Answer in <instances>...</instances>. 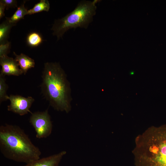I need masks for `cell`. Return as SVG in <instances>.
I'll return each mask as SVG.
<instances>
[{
  "label": "cell",
  "instance_id": "e0dca14e",
  "mask_svg": "<svg viewBox=\"0 0 166 166\" xmlns=\"http://www.w3.org/2000/svg\"><path fill=\"white\" fill-rule=\"evenodd\" d=\"M6 9L5 6L2 3L0 2V19L5 16L4 11Z\"/></svg>",
  "mask_w": 166,
  "mask_h": 166
},
{
  "label": "cell",
  "instance_id": "5b68a950",
  "mask_svg": "<svg viewBox=\"0 0 166 166\" xmlns=\"http://www.w3.org/2000/svg\"><path fill=\"white\" fill-rule=\"evenodd\" d=\"M29 122L34 128L38 139L45 138L51 134L53 124L48 109L31 113Z\"/></svg>",
  "mask_w": 166,
  "mask_h": 166
},
{
  "label": "cell",
  "instance_id": "6da1fadb",
  "mask_svg": "<svg viewBox=\"0 0 166 166\" xmlns=\"http://www.w3.org/2000/svg\"><path fill=\"white\" fill-rule=\"evenodd\" d=\"M41 85V93L54 110L69 113L72 100L70 84L59 63H45Z\"/></svg>",
  "mask_w": 166,
  "mask_h": 166
},
{
  "label": "cell",
  "instance_id": "7c38bea8",
  "mask_svg": "<svg viewBox=\"0 0 166 166\" xmlns=\"http://www.w3.org/2000/svg\"><path fill=\"white\" fill-rule=\"evenodd\" d=\"M50 4L48 0H41L32 8L28 10V14L31 15L43 11L48 12Z\"/></svg>",
  "mask_w": 166,
  "mask_h": 166
},
{
  "label": "cell",
  "instance_id": "8fae6325",
  "mask_svg": "<svg viewBox=\"0 0 166 166\" xmlns=\"http://www.w3.org/2000/svg\"><path fill=\"white\" fill-rule=\"evenodd\" d=\"M16 24L10 23L6 19L0 25V44L8 41V38L11 29Z\"/></svg>",
  "mask_w": 166,
  "mask_h": 166
},
{
  "label": "cell",
  "instance_id": "4fadbf2b",
  "mask_svg": "<svg viewBox=\"0 0 166 166\" xmlns=\"http://www.w3.org/2000/svg\"><path fill=\"white\" fill-rule=\"evenodd\" d=\"M27 45L31 47L38 46L43 40L41 35L38 33L33 32L29 34L26 38Z\"/></svg>",
  "mask_w": 166,
  "mask_h": 166
},
{
  "label": "cell",
  "instance_id": "30bf717a",
  "mask_svg": "<svg viewBox=\"0 0 166 166\" xmlns=\"http://www.w3.org/2000/svg\"><path fill=\"white\" fill-rule=\"evenodd\" d=\"M24 2L20 6L18 7L17 10L13 15L10 18L6 17V19L10 23L16 24L17 22L24 18L26 15L28 14V10L25 8Z\"/></svg>",
  "mask_w": 166,
  "mask_h": 166
},
{
  "label": "cell",
  "instance_id": "9c48e42d",
  "mask_svg": "<svg viewBox=\"0 0 166 166\" xmlns=\"http://www.w3.org/2000/svg\"><path fill=\"white\" fill-rule=\"evenodd\" d=\"M13 54L15 56L14 59L18 62L20 68L24 75L29 69L34 67L35 63L33 59L22 53L18 55L14 52Z\"/></svg>",
  "mask_w": 166,
  "mask_h": 166
},
{
  "label": "cell",
  "instance_id": "8992f818",
  "mask_svg": "<svg viewBox=\"0 0 166 166\" xmlns=\"http://www.w3.org/2000/svg\"><path fill=\"white\" fill-rule=\"evenodd\" d=\"M7 100H9L10 104L7 106L9 111L22 116L32 113L30 110L34 99L31 96L25 97L21 95H10Z\"/></svg>",
  "mask_w": 166,
  "mask_h": 166
},
{
  "label": "cell",
  "instance_id": "277c9868",
  "mask_svg": "<svg viewBox=\"0 0 166 166\" xmlns=\"http://www.w3.org/2000/svg\"><path fill=\"white\" fill-rule=\"evenodd\" d=\"M98 0L80 1L73 10L63 18L56 20L51 28L57 40L71 28L78 27L86 29L96 14Z\"/></svg>",
  "mask_w": 166,
  "mask_h": 166
},
{
  "label": "cell",
  "instance_id": "3957f363",
  "mask_svg": "<svg viewBox=\"0 0 166 166\" xmlns=\"http://www.w3.org/2000/svg\"><path fill=\"white\" fill-rule=\"evenodd\" d=\"M135 166H166V125L152 127L137 138Z\"/></svg>",
  "mask_w": 166,
  "mask_h": 166
},
{
  "label": "cell",
  "instance_id": "9a60e30c",
  "mask_svg": "<svg viewBox=\"0 0 166 166\" xmlns=\"http://www.w3.org/2000/svg\"><path fill=\"white\" fill-rule=\"evenodd\" d=\"M11 42L8 41L0 44V57L7 55L11 47Z\"/></svg>",
  "mask_w": 166,
  "mask_h": 166
},
{
  "label": "cell",
  "instance_id": "ba28073f",
  "mask_svg": "<svg viewBox=\"0 0 166 166\" xmlns=\"http://www.w3.org/2000/svg\"><path fill=\"white\" fill-rule=\"evenodd\" d=\"M66 153L63 151L57 154L40 158L21 166H59L63 157Z\"/></svg>",
  "mask_w": 166,
  "mask_h": 166
},
{
  "label": "cell",
  "instance_id": "52a82bcc",
  "mask_svg": "<svg viewBox=\"0 0 166 166\" xmlns=\"http://www.w3.org/2000/svg\"><path fill=\"white\" fill-rule=\"evenodd\" d=\"M0 65L2 66L1 75L19 76L23 74L18 62L7 55L0 57Z\"/></svg>",
  "mask_w": 166,
  "mask_h": 166
},
{
  "label": "cell",
  "instance_id": "7a4b0ae2",
  "mask_svg": "<svg viewBox=\"0 0 166 166\" xmlns=\"http://www.w3.org/2000/svg\"><path fill=\"white\" fill-rule=\"evenodd\" d=\"M0 151L6 158L26 164L39 159L42 154L22 128L7 124L0 126Z\"/></svg>",
  "mask_w": 166,
  "mask_h": 166
},
{
  "label": "cell",
  "instance_id": "2e32d148",
  "mask_svg": "<svg viewBox=\"0 0 166 166\" xmlns=\"http://www.w3.org/2000/svg\"><path fill=\"white\" fill-rule=\"evenodd\" d=\"M0 2L5 6L7 10L10 8L17 7V1L15 0H1Z\"/></svg>",
  "mask_w": 166,
  "mask_h": 166
},
{
  "label": "cell",
  "instance_id": "5bb4252c",
  "mask_svg": "<svg viewBox=\"0 0 166 166\" xmlns=\"http://www.w3.org/2000/svg\"><path fill=\"white\" fill-rule=\"evenodd\" d=\"M8 88L6 82L5 76L0 74V103L7 100L8 96L7 94V91Z\"/></svg>",
  "mask_w": 166,
  "mask_h": 166
}]
</instances>
